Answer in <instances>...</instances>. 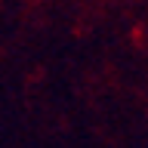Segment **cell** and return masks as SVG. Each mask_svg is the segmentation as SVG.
Returning a JSON list of instances; mask_svg holds the SVG:
<instances>
[]
</instances>
